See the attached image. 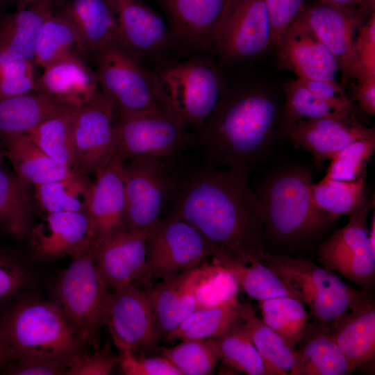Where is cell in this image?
Wrapping results in <instances>:
<instances>
[{"instance_id":"cell-1","label":"cell","mask_w":375,"mask_h":375,"mask_svg":"<svg viewBox=\"0 0 375 375\" xmlns=\"http://www.w3.org/2000/svg\"><path fill=\"white\" fill-rule=\"evenodd\" d=\"M172 213L191 224L214 245L243 258L265 251L264 212L240 168L199 165L177 169Z\"/></svg>"},{"instance_id":"cell-2","label":"cell","mask_w":375,"mask_h":375,"mask_svg":"<svg viewBox=\"0 0 375 375\" xmlns=\"http://www.w3.org/2000/svg\"><path fill=\"white\" fill-rule=\"evenodd\" d=\"M282 113L265 90L227 85L211 114L192 133L191 147L207 164L249 171L272 153L282 133Z\"/></svg>"},{"instance_id":"cell-3","label":"cell","mask_w":375,"mask_h":375,"mask_svg":"<svg viewBox=\"0 0 375 375\" xmlns=\"http://www.w3.org/2000/svg\"><path fill=\"white\" fill-rule=\"evenodd\" d=\"M1 325L13 363L68 360L85 344L54 301H19Z\"/></svg>"},{"instance_id":"cell-4","label":"cell","mask_w":375,"mask_h":375,"mask_svg":"<svg viewBox=\"0 0 375 375\" xmlns=\"http://www.w3.org/2000/svg\"><path fill=\"white\" fill-rule=\"evenodd\" d=\"M313 183L310 171L300 165L285 167L267 177L256 193L263 208L265 232L277 240L295 242L335 222L315 205Z\"/></svg>"},{"instance_id":"cell-5","label":"cell","mask_w":375,"mask_h":375,"mask_svg":"<svg viewBox=\"0 0 375 375\" xmlns=\"http://www.w3.org/2000/svg\"><path fill=\"white\" fill-rule=\"evenodd\" d=\"M258 259L308 307L322 330L328 333L333 321L367 297L366 290H356L333 271L310 260L265 251Z\"/></svg>"},{"instance_id":"cell-6","label":"cell","mask_w":375,"mask_h":375,"mask_svg":"<svg viewBox=\"0 0 375 375\" xmlns=\"http://www.w3.org/2000/svg\"><path fill=\"white\" fill-rule=\"evenodd\" d=\"M94 258L92 245L72 257L53 289L55 301L85 344L99 348L110 292Z\"/></svg>"},{"instance_id":"cell-7","label":"cell","mask_w":375,"mask_h":375,"mask_svg":"<svg viewBox=\"0 0 375 375\" xmlns=\"http://www.w3.org/2000/svg\"><path fill=\"white\" fill-rule=\"evenodd\" d=\"M172 109L188 128H199L211 114L227 83L219 67L203 53L174 60L153 70Z\"/></svg>"},{"instance_id":"cell-8","label":"cell","mask_w":375,"mask_h":375,"mask_svg":"<svg viewBox=\"0 0 375 375\" xmlns=\"http://www.w3.org/2000/svg\"><path fill=\"white\" fill-rule=\"evenodd\" d=\"M94 60L100 89L118 115L172 109L157 75L139 57L116 47Z\"/></svg>"},{"instance_id":"cell-9","label":"cell","mask_w":375,"mask_h":375,"mask_svg":"<svg viewBox=\"0 0 375 375\" xmlns=\"http://www.w3.org/2000/svg\"><path fill=\"white\" fill-rule=\"evenodd\" d=\"M191 143L192 133L170 108L119 114L109 158L116 154L125 161L144 156L174 162Z\"/></svg>"},{"instance_id":"cell-10","label":"cell","mask_w":375,"mask_h":375,"mask_svg":"<svg viewBox=\"0 0 375 375\" xmlns=\"http://www.w3.org/2000/svg\"><path fill=\"white\" fill-rule=\"evenodd\" d=\"M174 162L150 156H136L124 163L126 197L124 230L151 228L176 185Z\"/></svg>"},{"instance_id":"cell-11","label":"cell","mask_w":375,"mask_h":375,"mask_svg":"<svg viewBox=\"0 0 375 375\" xmlns=\"http://www.w3.org/2000/svg\"><path fill=\"white\" fill-rule=\"evenodd\" d=\"M272 48L265 0H228L214 34V53L227 63L248 61Z\"/></svg>"},{"instance_id":"cell-12","label":"cell","mask_w":375,"mask_h":375,"mask_svg":"<svg viewBox=\"0 0 375 375\" xmlns=\"http://www.w3.org/2000/svg\"><path fill=\"white\" fill-rule=\"evenodd\" d=\"M212 255L209 242L194 226L175 216L151 227L147 249V275L170 278L195 269Z\"/></svg>"},{"instance_id":"cell-13","label":"cell","mask_w":375,"mask_h":375,"mask_svg":"<svg viewBox=\"0 0 375 375\" xmlns=\"http://www.w3.org/2000/svg\"><path fill=\"white\" fill-rule=\"evenodd\" d=\"M105 325L120 352L150 351L158 344L159 338L147 292L134 284L110 293Z\"/></svg>"},{"instance_id":"cell-14","label":"cell","mask_w":375,"mask_h":375,"mask_svg":"<svg viewBox=\"0 0 375 375\" xmlns=\"http://www.w3.org/2000/svg\"><path fill=\"white\" fill-rule=\"evenodd\" d=\"M274 47L278 65L297 78L340 85L338 76H342L335 58L300 16L283 31Z\"/></svg>"},{"instance_id":"cell-15","label":"cell","mask_w":375,"mask_h":375,"mask_svg":"<svg viewBox=\"0 0 375 375\" xmlns=\"http://www.w3.org/2000/svg\"><path fill=\"white\" fill-rule=\"evenodd\" d=\"M114 112L101 89L75 109L73 138L78 172L95 174L108 160L113 141Z\"/></svg>"},{"instance_id":"cell-16","label":"cell","mask_w":375,"mask_h":375,"mask_svg":"<svg viewBox=\"0 0 375 375\" xmlns=\"http://www.w3.org/2000/svg\"><path fill=\"white\" fill-rule=\"evenodd\" d=\"M370 15L322 2L306 5L300 17L335 58L343 82L354 77L355 42Z\"/></svg>"},{"instance_id":"cell-17","label":"cell","mask_w":375,"mask_h":375,"mask_svg":"<svg viewBox=\"0 0 375 375\" xmlns=\"http://www.w3.org/2000/svg\"><path fill=\"white\" fill-rule=\"evenodd\" d=\"M165 13L176 47L214 53V34L228 0H155Z\"/></svg>"},{"instance_id":"cell-18","label":"cell","mask_w":375,"mask_h":375,"mask_svg":"<svg viewBox=\"0 0 375 375\" xmlns=\"http://www.w3.org/2000/svg\"><path fill=\"white\" fill-rule=\"evenodd\" d=\"M116 15L125 49L142 60L176 47L163 17L143 0H108Z\"/></svg>"},{"instance_id":"cell-19","label":"cell","mask_w":375,"mask_h":375,"mask_svg":"<svg viewBox=\"0 0 375 375\" xmlns=\"http://www.w3.org/2000/svg\"><path fill=\"white\" fill-rule=\"evenodd\" d=\"M124 162L119 156L112 155L95 173L87 211L93 234V247L124 230Z\"/></svg>"},{"instance_id":"cell-20","label":"cell","mask_w":375,"mask_h":375,"mask_svg":"<svg viewBox=\"0 0 375 375\" xmlns=\"http://www.w3.org/2000/svg\"><path fill=\"white\" fill-rule=\"evenodd\" d=\"M31 250L40 261L76 256L92 245L93 234L87 212L46 213L30 228Z\"/></svg>"},{"instance_id":"cell-21","label":"cell","mask_w":375,"mask_h":375,"mask_svg":"<svg viewBox=\"0 0 375 375\" xmlns=\"http://www.w3.org/2000/svg\"><path fill=\"white\" fill-rule=\"evenodd\" d=\"M151 228L122 230L92 247L94 261L109 288L133 284L147 275V239Z\"/></svg>"},{"instance_id":"cell-22","label":"cell","mask_w":375,"mask_h":375,"mask_svg":"<svg viewBox=\"0 0 375 375\" xmlns=\"http://www.w3.org/2000/svg\"><path fill=\"white\" fill-rule=\"evenodd\" d=\"M374 136V127L365 126L356 115L300 119L292 126L287 135L294 144L310 152L319 168L351 142Z\"/></svg>"},{"instance_id":"cell-23","label":"cell","mask_w":375,"mask_h":375,"mask_svg":"<svg viewBox=\"0 0 375 375\" xmlns=\"http://www.w3.org/2000/svg\"><path fill=\"white\" fill-rule=\"evenodd\" d=\"M53 12L76 29L94 59L112 47L126 49L108 0H54Z\"/></svg>"},{"instance_id":"cell-24","label":"cell","mask_w":375,"mask_h":375,"mask_svg":"<svg viewBox=\"0 0 375 375\" xmlns=\"http://www.w3.org/2000/svg\"><path fill=\"white\" fill-rule=\"evenodd\" d=\"M208 268L182 272L146 291L159 339H165L197 308V289Z\"/></svg>"},{"instance_id":"cell-25","label":"cell","mask_w":375,"mask_h":375,"mask_svg":"<svg viewBox=\"0 0 375 375\" xmlns=\"http://www.w3.org/2000/svg\"><path fill=\"white\" fill-rule=\"evenodd\" d=\"M100 90L97 71L78 57L61 59L43 69L34 90L72 108L90 101Z\"/></svg>"},{"instance_id":"cell-26","label":"cell","mask_w":375,"mask_h":375,"mask_svg":"<svg viewBox=\"0 0 375 375\" xmlns=\"http://www.w3.org/2000/svg\"><path fill=\"white\" fill-rule=\"evenodd\" d=\"M328 335L344 353L353 370L374 361V301L367 297L344 311L330 325Z\"/></svg>"},{"instance_id":"cell-27","label":"cell","mask_w":375,"mask_h":375,"mask_svg":"<svg viewBox=\"0 0 375 375\" xmlns=\"http://www.w3.org/2000/svg\"><path fill=\"white\" fill-rule=\"evenodd\" d=\"M54 0H36L0 18V50L33 61L40 28L52 12Z\"/></svg>"},{"instance_id":"cell-28","label":"cell","mask_w":375,"mask_h":375,"mask_svg":"<svg viewBox=\"0 0 375 375\" xmlns=\"http://www.w3.org/2000/svg\"><path fill=\"white\" fill-rule=\"evenodd\" d=\"M1 139L5 157L12 164L15 176L26 185L35 186L57 181L76 172L51 158L28 133Z\"/></svg>"},{"instance_id":"cell-29","label":"cell","mask_w":375,"mask_h":375,"mask_svg":"<svg viewBox=\"0 0 375 375\" xmlns=\"http://www.w3.org/2000/svg\"><path fill=\"white\" fill-rule=\"evenodd\" d=\"M74 108L35 91L0 97V138L27 133L44 121Z\"/></svg>"},{"instance_id":"cell-30","label":"cell","mask_w":375,"mask_h":375,"mask_svg":"<svg viewBox=\"0 0 375 375\" xmlns=\"http://www.w3.org/2000/svg\"><path fill=\"white\" fill-rule=\"evenodd\" d=\"M210 245L211 256L215 261L231 274L238 286L251 298L258 301L279 296H290L298 299L280 278L256 257L243 258L222 247L210 243Z\"/></svg>"},{"instance_id":"cell-31","label":"cell","mask_w":375,"mask_h":375,"mask_svg":"<svg viewBox=\"0 0 375 375\" xmlns=\"http://www.w3.org/2000/svg\"><path fill=\"white\" fill-rule=\"evenodd\" d=\"M67 57H78L85 61L92 58L76 29L52 10L40 28L34 62L44 69Z\"/></svg>"},{"instance_id":"cell-32","label":"cell","mask_w":375,"mask_h":375,"mask_svg":"<svg viewBox=\"0 0 375 375\" xmlns=\"http://www.w3.org/2000/svg\"><path fill=\"white\" fill-rule=\"evenodd\" d=\"M243 314V304L237 297L216 306L196 308L165 340L173 342L213 338L242 322Z\"/></svg>"},{"instance_id":"cell-33","label":"cell","mask_w":375,"mask_h":375,"mask_svg":"<svg viewBox=\"0 0 375 375\" xmlns=\"http://www.w3.org/2000/svg\"><path fill=\"white\" fill-rule=\"evenodd\" d=\"M243 322L268 375H293L297 351L258 317L249 303L243 304Z\"/></svg>"},{"instance_id":"cell-34","label":"cell","mask_w":375,"mask_h":375,"mask_svg":"<svg viewBox=\"0 0 375 375\" xmlns=\"http://www.w3.org/2000/svg\"><path fill=\"white\" fill-rule=\"evenodd\" d=\"M311 194L317 208L335 220L361 210L374 199L367 198L366 177L353 181L324 177L312 184Z\"/></svg>"},{"instance_id":"cell-35","label":"cell","mask_w":375,"mask_h":375,"mask_svg":"<svg viewBox=\"0 0 375 375\" xmlns=\"http://www.w3.org/2000/svg\"><path fill=\"white\" fill-rule=\"evenodd\" d=\"M92 185L85 174L75 172L65 178L35 185V198L46 213L87 212Z\"/></svg>"},{"instance_id":"cell-36","label":"cell","mask_w":375,"mask_h":375,"mask_svg":"<svg viewBox=\"0 0 375 375\" xmlns=\"http://www.w3.org/2000/svg\"><path fill=\"white\" fill-rule=\"evenodd\" d=\"M353 371L344 353L323 331L297 351L293 375H346Z\"/></svg>"},{"instance_id":"cell-37","label":"cell","mask_w":375,"mask_h":375,"mask_svg":"<svg viewBox=\"0 0 375 375\" xmlns=\"http://www.w3.org/2000/svg\"><path fill=\"white\" fill-rule=\"evenodd\" d=\"M262 322L294 349L304 338L308 317L303 303L290 296H279L260 301Z\"/></svg>"},{"instance_id":"cell-38","label":"cell","mask_w":375,"mask_h":375,"mask_svg":"<svg viewBox=\"0 0 375 375\" xmlns=\"http://www.w3.org/2000/svg\"><path fill=\"white\" fill-rule=\"evenodd\" d=\"M284 91L285 102L282 113L281 131L286 136L292 126L300 119L343 118L356 115L354 112L322 101L307 88L301 79L286 83Z\"/></svg>"},{"instance_id":"cell-39","label":"cell","mask_w":375,"mask_h":375,"mask_svg":"<svg viewBox=\"0 0 375 375\" xmlns=\"http://www.w3.org/2000/svg\"><path fill=\"white\" fill-rule=\"evenodd\" d=\"M374 208V199L361 210L349 215L348 223L321 244L319 259L325 268L338 260L372 249L369 242L367 219Z\"/></svg>"},{"instance_id":"cell-40","label":"cell","mask_w":375,"mask_h":375,"mask_svg":"<svg viewBox=\"0 0 375 375\" xmlns=\"http://www.w3.org/2000/svg\"><path fill=\"white\" fill-rule=\"evenodd\" d=\"M76 108L44 121L27 133L51 158L78 172L73 138Z\"/></svg>"},{"instance_id":"cell-41","label":"cell","mask_w":375,"mask_h":375,"mask_svg":"<svg viewBox=\"0 0 375 375\" xmlns=\"http://www.w3.org/2000/svg\"><path fill=\"white\" fill-rule=\"evenodd\" d=\"M26 187L0 166V224L17 237L25 235L31 228L32 207Z\"/></svg>"},{"instance_id":"cell-42","label":"cell","mask_w":375,"mask_h":375,"mask_svg":"<svg viewBox=\"0 0 375 375\" xmlns=\"http://www.w3.org/2000/svg\"><path fill=\"white\" fill-rule=\"evenodd\" d=\"M212 339L226 365L248 375H268L243 322Z\"/></svg>"},{"instance_id":"cell-43","label":"cell","mask_w":375,"mask_h":375,"mask_svg":"<svg viewBox=\"0 0 375 375\" xmlns=\"http://www.w3.org/2000/svg\"><path fill=\"white\" fill-rule=\"evenodd\" d=\"M161 351L182 375L212 374L222 359L212 338L183 340Z\"/></svg>"},{"instance_id":"cell-44","label":"cell","mask_w":375,"mask_h":375,"mask_svg":"<svg viewBox=\"0 0 375 375\" xmlns=\"http://www.w3.org/2000/svg\"><path fill=\"white\" fill-rule=\"evenodd\" d=\"M375 149V136L356 140L335 153L324 178L353 181L366 177L367 162Z\"/></svg>"},{"instance_id":"cell-45","label":"cell","mask_w":375,"mask_h":375,"mask_svg":"<svg viewBox=\"0 0 375 375\" xmlns=\"http://www.w3.org/2000/svg\"><path fill=\"white\" fill-rule=\"evenodd\" d=\"M238 288L231 274L217 262L210 265L197 289V308L216 306L237 297Z\"/></svg>"},{"instance_id":"cell-46","label":"cell","mask_w":375,"mask_h":375,"mask_svg":"<svg viewBox=\"0 0 375 375\" xmlns=\"http://www.w3.org/2000/svg\"><path fill=\"white\" fill-rule=\"evenodd\" d=\"M35 62L17 58L0 50V97L34 90Z\"/></svg>"},{"instance_id":"cell-47","label":"cell","mask_w":375,"mask_h":375,"mask_svg":"<svg viewBox=\"0 0 375 375\" xmlns=\"http://www.w3.org/2000/svg\"><path fill=\"white\" fill-rule=\"evenodd\" d=\"M326 269L336 272L367 290L375 274V250L368 248L352 256L338 260Z\"/></svg>"},{"instance_id":"cell-48","label":"cell","mask_w":375,"mask_h":375,"mask_svg":"<svg viewBox=\"0 0 375 375\" xmlns=\"http://www.w3.org/2000/svg\"><path fill=\"white\" fill-rule=\"evenodd\" d=\"M119 362V357L112 353L108 344L92 353L82 349L69 359L66 374L107 375Z\"/></svg>"},{"instance_id":"cell-49","label":"cell","mask_w":375,"mask_h":375,"mask_svg":"<svg viewBox=\"0 0 375 375\" xmlns=\"http://www.w3.org/2000/svg\"><path fill=\"white\" fill-rule=\"evenodd\" d=\"M31 280L24 264L15 256L0 249V303L17 294Z\"/></svg>"},{"instance_id":"cell-50","label":"cell","mask_w":375,"mask_h":375,"mask_svg":"<svg viewBox=\"0 0 375 375\" xmlns=\"http://www.w3.org/2000/svg\"><path fill=\"white\" fill-rule=\"evenodd\" d=\"M356 71L360 75H375V12L360 28L355 42Z\"/></svg>"},{"instance_id":"cell-51","label":"cell","mask_w":375,"mask_h":375,"mask_svg":"<svg viewBox=\"0 0 375 375\" xmlns=\"http://www.w3.org/2000/svg\"><path fill=\"white\" fill-rule=\"evenodd\" d=\"M272 30V47L283 31L298 19L306 7V0H265Z\"/></svg>"},{"instance_id":"cell-52","label":"cell","mask_w":375,"mask_h":375,"mask_svg":"<svg viewBox=\"0 0 375 375\" xmlns=\"http://www.w3.org/2000/svg\"><path fill=\"white\" fill-rule=\"evenodd\" d=\"M119 363L127 375H182L165 357H137L134 353L120 352Z\"/></svg>"},{"instance_id":"cell-53","label":"cell","mask_w":375,"mask_h":375,"mask_svg":"<svg viewBox=\"0 0 375 375\" xmlns=\"http://www.w3.org/2000/svg\"><path fill=\"white\" fill-rule=\"evenodd\" d=\"M302 81L307 88L322 101L356 113V106L346 95L344 89L339 84L325 81Z\"/></svg>"},{"instance_id":"cell-54","label":"cell","mask_w":375,"mask_h":375,"mask_svg":"<svg viewBox=\"0 0 375 375\" xmlns=\"http://www.w3.org/2000/svg\"><path fill=\"white\" fill-rule=\"evenodd\" d=\"M68 360L12 363L8 372L15 375L66 374Z\"/></svg>"},{"instance_id":"cell-55","label":"cell","mask_w":375,"mask_h":375,"mask_svg":"<svg viewBox=\"0 0 375 375\" xmlns=\"http://www.w3.org/2000/svg\"><path fill=\"white\" fill-rule=\"evenodd\" d=\"M356 79V83L353 85V100L357 101L363 112L374 115L375 75H360Z\"/></svg>"},{"instance_id":"cell-56","label":"cell","mask_w":375,"mask_h":375,"mask_svg":"<svg viewBox=\"0 0 375 375\" xmlns=\"http://www.w3.org/2000/svg\"><path fill=\"white\" fill-rule=\"evenodd\" d=\"M318 1L335 6L346 10L360 12L370 15L365 12L362 5V0H318Z\"/></svg>"},{"instance_id":"cell-57","label":"cell","mask_w":375,"mask_h":375,"mask_svg":"<svg viewBox=\"0 0 375 375\" xmlns=\"http://www.w3.org/2000/svg\"><path fill=\"white\" fill-rule=\"evenodd\" d=\"M6 361H7L6 346L3 328L0 323V369L3 366Z\"/></svg>"},{"instance_id":"cell-58","label":"cell","mask_w":375,"mask_h":375,"mask_svg":"<svg viewBox=\"0 0 375 375\" xmlns=\"http://www.w3.org/2000/svg\"><path fill=\"white\" fill-rule=\"evenodd\" d=\"M362 5L365 12L370 15L374 11L375 0H362Z\"/></svg>"},{"instance_id":"cell-59","label":"cell","mask_w":375,"mask_h":375,"mask_svg":"<svg viewBox=\"0 0 375 375\" xmlns=\"http://www.w3.org/2000/svg\"><path fill=\"white\" fill-rule=\"evenodd\" d=\"M16 6V9H23L36 0H10Z\"/></svg>"},{"instance_id":"cell-60","label":"cell","mask_w":375,"mask_h":375,"mask_svg":"<svg viewBox=\"0 0 375 375\" xmlns=\"http://www.w3.org/2000/svg\"><path fill=\"white\" fill-rule=\"evenodd\" d=\"M4 158H5L4 150H3V149L0 146V166H1V165L2 164Z\"/></svg>"},{"instance_id":"cell-61","label":"cell","mask_w":375,"mask_h":375,"mask_svg":"<svg viewBox=\"0 0 375 375\" xmlns=\"http://www.w3.org/2000/svg\"><path fill=\"white\" fill-rule=\"evenodd\" d=\"M3 0H0V3Z\"/></svg>"}]
</instances>
